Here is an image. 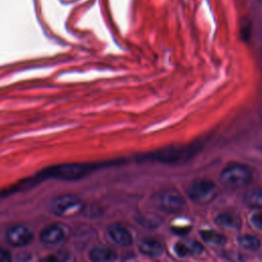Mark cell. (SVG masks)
Segmentation results:
<instances>
[{"instance_id":"cell-1","label":"cell","mask_w":262,"mask_h":262,"mask_svg":"<svg viewBox=\"0 0 262 262\" xmlns=\"http://www.w3.org/2000/svg\"><path fill=\"white\" fill-rule=\"evenodd\" d=\"M97 167L96 164H63L59 166H54L43 170L39 177L42 178H57V179H67L74 180L84 177L86 174L91 172Z\"/></svg>"},{"instance_id":"cell-2","label":"cell","mask_w":262,"mask_h":262,"mask_svg":"<svg viewBox=\"0 0 262 262\" xmlns=\"http://www.w3.org/2000/svg\"><path fill=\"white\" fill-rule=\"evenodd\" d=\"M253 177L249 167L242 164H232L227 166L220 174V179L224 184L230 187H239L251 182Z\"/></svg>"},{"instance_id":"cell-3","label":"cell","mask_w":262,"mask_h":262,"mask_svg":"<svg viewBox=\"0 0 262 262\" xmlns=\"http://www.w3.org/2000/svg\"><path fill=\"white\" fill-rule=\"evenodd\" d=\"M84 208L83 202L74 194H62L51 202L52 212L60 217H72L79 214Z\"/></svg>"},{"instance_id":"cell-4","label":"cell","mask_w":262,"mask_h":262,"mask_svg":"<svg viewBox=\"0 0 262 262\" xmlns=\"http://www.w3.org/2000/svg\"><path fill=\"white\" fill-rule=\"evenodd\" d=\"M158 205L167 213H178L185 207V200L177 191L167 190L159 195Z\"/></svg>"},{"instance_id":"cell-5","label":"cell","mask_w":262,"mask_h":262,"mask_svg":"<svg viewBox=\"0 0 262 262\" xmlns=\"http://www.w3.org/2000/svg\"><path fill=\"white\" fill-rule=\"evenodd\" d=\"M6 239L13 247H24L32 242L33 233L27 226L16 224L7 229Z\"/></svg>"},{"instance_id":"cell-6","label":"cell","mask_w":262,"mask_h":262,"mask_svg":"<svg viewBox=\"0 0 262 262\" xmlns=\"http://www.w3.org/2000/svg\"><path fill=\"white\" fill-rule=\"evenodd\" d=\"M215 190V183L209 179H196L189 183L187 194L194 201H202L208 198Z\"/></svg>"},{"instance_id":"cell-7","label":"cell","mask_w":262,"mask_h":262,"mask_svg":"<svg viewBox=\"0 0 262 262\" xmlns=\"http://www.w3.org/2000/svg\"><path fill=\"white\" fill-rule=\"evenodd\" d=\"M107 234L111 239L119 246H129L132 244V235L130 231L119 223H114L107 227Z\"/></svg>"},{"instance_id":"cell-8","label":"cell","mask_w":262,"mask_h":262,"mask_svg":"<svg viewBox=\"0 0 262 262\" xmlns=\"http://www.w3.org/2000/svg\"><path fill=\"white\" fill-rule=\"evenodd\" d=\"M64 238V230L60 225L50 224L44 227L40 233V241L44 245H55Z\"/></svg>"},{"instance_id":"cell-9","label":"cell","mask_w":262,"mask_h":262,"mask_svg":"<svg viewBox=\"0 0 262 262\" xmlns=\"http://www.w3.org/2000/svg\"><path fill=\"white\" fill-rule=\"evenodd\" d=\"M89 258L92 262H115L117 254L105 246H95L90 250Z\"/></svg>"},{"instance_id":"cell-10","label":"cell","mask_w":262,"mask_h":262,"mask_svg":"<svg viewBox=\"0 0 262 262\" xmlns=\"http://www.w3.org/2000/svg\"><path fill=\"white\" fill-rule=\"evenodd\" d=\"M216 224L223 228H229V229H239L242 226V220L241 218L234 214L225 212L222 214H219L216 219Z\"/></svg>"},{"instance_id":"cell-11","label":"cell","mask_w":262,"mask_h":262,"mask_svg":"<svg viewBox=\"0 0 262 262\" xmlns=\"http://www.w3.org/2000/svg\"><path fill=\"white\" fill-rule=\"evenodd\" d=\"M139 251L148 257H159L163 253V247L155 239H144L139 244Z\"/></svg>"},{"instance_id":"cell-12","label":"cell","mask_w":262,"mask_h":262,"mask_svg":"<svg viewBox=\"0 0 262 262\" xmlns=\"http://www.w3.org/2000/svg\"><path fill=\"white\" fill-rule=\"evenodd\" d=\"M246 204L254 209H262V189L253 188L245 194Z\"/></svg>"},{"instance_id":"cell-13","label":"cell","mask_w":262,"mask_h":262,"mask_svg":"<svg viewBox=\"0 0 262 262\" xmlns=\"http://www.w3.org/2000/svg\"><path fill=\"white\" fill-rule=\"evenodd\" d=\"M200 234L204 241L214 244V245L222 246L226 243L225 235H223L222 233L215 231V230H209V229L202 230V231H200Z\"/></svg>"},{"instance_id":"cell-14","label":"cell","mask_w":262,"mask_h":262,"mask_svg":"<svg viewBox=\"0 0 262 262\" xmlns=\"http://www.w3.org/2000/svg\"><path fill=\"white\" fill-rule=\"evenodd\" d=\"M237 242L243 248L250 250V251H257L261 247V243H260L259 238L254 235H251V234H243V235L238 236Z\"/></svg>"},{"instance_id":"cell-15","label":"cell","mask_w":262,"mask_h":262,"mask_svg":"<svg viewBox=\"0 0 262 262\" xmlns=\"http://www.w3.org/2000/svg\"><path fill=\"white\" fill-rule=\"evenodd\" d=\"M174 251L179 257H185L187 255H190V249L188 244L186 243H176L174 246Z\"/></svg>"},{"instance_id":"cell-16","label":"cell","mask_w":262,"mask_h":262,"mask_svg":"<svg viewBox=\"0 0 262 262\" xmlns=\"http://www.w3.org/2000/svg\"><path fill=\"white\" fill-rule=\"evenodd\" d=\"M251 222H252L253 226L262 230V213L259 212V213L253 214L251 217Z\"/></svg>"},{"instance_id":"cell-17","label":"cell","mask_w":262,"mask_h":262,"mask_svg":"<svg viewBox=\"0 0 262 262\" xmlns=\"http://www.w3.org/2000/svg\"><path fill=\"white\" fill-rule=\"evenodd\" d=\"M188 246H189L191 254L199 255V254H201L204 251V247L199 242H191V243L188 244Z\"/></svg>"},{"instance_id":"cell-18","label":"cell","mask_w":262,"mask_h":262,"mask_svg":"<svg viewBox=\"0 0 262 262\" xmlns=\"http://www.w3.org/2000/svg\"><path fill=\"white\" fill-rule=\"evenodd\" d=\"M11 254L5 248L0 247V262H11Z\"/></svg>"},{"instance_id":"cell-19","label":"cell","mask_w":262,"mask_h":262,"mask_svg":"<svg viewBox=\"0 0 262 262\" xmlns=\"http://www.w3.org/2000/svg\"><path fill=\"white\" fill-rule=\"evenodd\" d=\"M171 229L173 232H175L177 234H181V235L186 234L190 230L189 227H182V226H173Z\"/></svg>"},{"instance_id":"cell-20","label":"cell","mask_w":262,"mask_h":262,"mask_svg":"<svg viewBox=\"0 0 262 262\" xmlns=\"http://www.w3.org/2000/svg\"><path fill=\"white\" fill-rule=\"evenodd\" d=\"M40 262H61V260L56 256L50 255V256H47V257H44L43 259H41Z\"/></svg>"}]
</instances>
